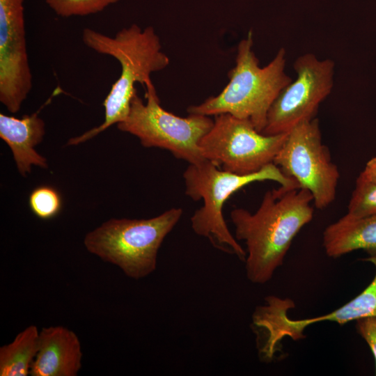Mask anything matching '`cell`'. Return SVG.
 <instances>
[{"label": "cell", "mask_w": 376, "mask_h": 376, "mask_svg": "<svg viewBox=\"0 0 376 376\" xmlns=\"http://www.w3.org/2000/svg\"><path fill=\"white\" fill-rule=\"evenodd\" d=\"M182 213L173 207L147 219H111L88 233L84 244L88 252L129 278L143 279L156 269L158 251Z\"/></svg>", "instance_id": "obj_5"}, {"label": "cell", "mask_w": 376, "mask_h": 376, "mask_svg": "<svg viewBox=\"0 0 376 376\" xmlns=\"http://www.w3.org/2000/svg\"><path fill=\"white\" fill-rule=\"evenodd\" d=\"M322 245L334 258L359 249L376 257V214L355 218L346 214L324 229Z\"/></svg>", "instance_id": "obj_14"}, {"label": "cell", "mask_w": 376, "mask_h": 376, "mask_svg": "<svg viewBox=\"0 0 376 376\" xmlns=\"http://www.w3.org/2000/svg\"><path fill=\"white\" fill-rule=\"evenodd\" d=\"M361 178L376 183V157L370 159L363 171L359 175Z\"/></svg>", "instance_id": "obj_20"}, {"label": "cell", "mask_w": 376, "mask_h": 376, "mask_svg": "<svg viewBox=\"0 0 376 376\" xmlns=\"http://www.w3.org/2000/svg\"><path fill=\"white\" fill-rule=\"evenodd\" d=\"M79 339L62 326L44 327L39 331L38 350L30 368L32 376H76L81 368Z\"/></svg>", "instance_id": "obj_12"}, {"label": "cell", "mask_w": 376, "mask_h": 376, "mask_svg": "<svg viewBox=\"0 0 376 376\" xmlns=\"http://www.w3.org/2000/svg\"><path fill=\"white\" fill-rule=\"evenodd\" d=\"M82 40L93 51L116 58L121 66V72L103 102L104 122L70 139L68 146L85 142L123 120L136 91L135 84L146 87L153 84L151 73L160 71L169 64V58L162 52L159 38L152 26L141 29L137 24H132L119 31L114 37L86 28L83 31Z\"/></svg>", "instance_id": "obj_2"}, {"label": "cell", "mask_w": 376, "mask_h": 376, "mask_svg": "<svg viewBox=\"0 0 376 376\" xmlns=\"http://www.w3.org/2000/svg\"><path fill=\"white\" fill-rule=\"evenodd\" d=\"M287 134L265 135L248 119L220 113L198 146L203 158L219 169L248 175L273 163Z\"/></svg>", "instance_id": "obj_7"}, {"label": "cell", "mask_w": 376, "mask_h": 376, "mask_svg": "<svg viewBox=\"0 0 376 376\" xmlns=\"http://www.w3.org/2000/svg\"><path fill=\"white\" fill-rule=\"evenodd\" d=\"M347 214L355 218L376 214V183L358 176Z\"/></svg>", "instance_id": "obj_16"}, {"label": "cell", "mask_w": 376, "mask_h": 376, "mask_svg": "<svg viewBox=\"0 0 376 376\" xmlns=\"http://www.w3.org/2000/svg\"><path fill=\"white\" fill-rule=\"evenodd\" d=\"M297 78L279 93L271 105L262 134L288 133L298 123L315 118L320 103L334 86V61L320 60L313 53L297 57L293 63Z\"/></svg>", "instance_id": "obj_9"}, {"label": "cell", "mask_w": 376, "mask_h": 376, "mask_svg": "<svg viewBox=\"0 0 376 376\" xmlns=\"http://www.w3.org/2000/svg\"><path fill=\"white\" fill-rule=\"evenodd\" d=\"M183 179L185 194L193 201H203V205L195 211L190 219L194 232L207 238L214 247L234 254L244 262L246 251L233 236L224 218L225 202L233 193L254 182L272 180L283 187L299 188L274 163L256 173L238 175L224 171L204 159L197 164H189L183 173Z\"/></svg>", "instance_id": "obj_4"}, {"label": "cell", "mask_w": 376, "mask_h": 376, "mask_svg": "<svg viewBox=\"0 0 376 376\" xmlns=\"http://www.w3.org/2000/svg\"><path fill=\"white\" fill-rule=\"evenodd\" d=\"M38 111L22 118L0 113V137L10 148L19 173L26 177L33 166L47 169L46 158L35 149L43 139L45 125Z\"/></svg>", "instance_id": "obj_13"}, {"label": "cell", "mask_w": 376, "mask_h": 376, "mask_svg": "<svg viewBox=\"0 0 376 376\" xmlns=\"http://www.w3.org/2000/svg\"><path fill=\"white\" fill-rule=\"evenodd\" d=\"M31 88L23 0H0V102L17 113Z\"/></svg>", "instance_id": "obj_11"}, {"label": "cell", "mask_w": 376, "mask_h": 376, "mask_svg": "<svg viewBox=\"0 0 376 376\" xmlns=\"http://www.w3.org/2000/svg\"><path fill=\"white\" fill-rule=\"evenodd\" d=\"M376 269V258L372 260ZM289 299L270 295L265 297V304L256 308L252 315L253 324L262 333L263 340L258 346L260 354L271 360L281 340L289 336L293 340L306 336V327L321 321H331L343 325L350 321L376 315V272L373 280L363 292L341 307L325 315L304 320H291L287 315L289 309L295 307Z\"/></svg>", "instance_id": "obj_10"}, {"label": "cell", "mask_w": 376, "mask_h": 376, "mask_svg": "<svg viewBox=\"0 0 376 376\" xmlns=\"http://www.w3.org/2000/svg\"><path fill=\"white\" fill-rule=\"evenodd\" d=\"M143 103L136 93L131 100L126 118L118 129L136 136L146 148L167 150L177 159L197 164L205 159L199 141L211 129L214 120L208 116L189 113L180 117L163 109L153 84L146 87Z\"/></svg>", "instance_id": "obj_6"}, {"label": "cell", "mask_w": 376, "mask_h": 376, "mask_svg": "<svg viewBox=\"0 0 376 376\" xmlns=\"http://www.w3.org/2000/svg\"><path fill=\"white\" fill-rule=\"evenodd\" d=\"M29 205L37 217L44 220L51 219L60 212L62 198L54 187L42 185L32 190L29 197Z\"/></svg>", "instance_id": "obj_17"}, {"label": "cell", "mask_w": 376, "mask_h": 376, "mask_svg": "<svg viewBox=\"0 0 376 376\" xmlns=\"http://www.w3.org/2000/svg\"><path fill=\"white\" fill-rule=\"evenodd\" d=\"M273 163L299 188L311 192L317 208H326L334 201L340 173L322 143L317 118L301 122L288 132Z\"/></svg>", "instance_id": "obj_8"}, {"label": "cell", "mask_w": 376, "mask_h": 376, "mask_svg": "<svg viewBox=\"0 0 376 376\" xmlns=\"http://www.w3.org/2000/svg\"><path fill=\"white\" fill-rule=\"evenodd\" d=\"M39 331L30 325L0 347V376H26L38 350Z\"/></svg>", "instance_id": "obj_15"}, {"label": "cell", "mask_w": 376, "mask_h": 376, "mask_svg": "<svg viewBox=\"0 0 376 376\" xmlns=\"http://www.w3.org/2000/svg\"><path fill=\"white\" fill-rule=\"evenodd\" d=\"M356 329L370 347L374 355L376 365V315L357 320Z\"/></svg>", "instance_id": "obj_19"}, {"label": "cell", "mask_w": 376, "mask_h": 376, "mask_svg": "<svg viewBox=\"0 0 376 376\" xmlns=\"http://www.w3.org/2000/svg\"><path fill=\"white\" fill-rule=\"evenodd\" d=\"M313 198L305 189L281 187L267 191L258 210L251 213L235 208L230 214L235 237L246 246L248 280L264 284L283 263L291 243L313 217Z\"/></svg>", "instance_id": "obj_1"}, {"label": "cell", "mask_w": 376, "mask_h": 376, "mask_svg": "<svg viewBox=\"0 0 376 376\" xmlns=\"http://www.w3.org/2000/svg\"><path fill=\"white\" fill-rule=\"evenodd\" d=\"M253 44V33L249 31L237 45L235 66L228 74V84L218 95L189 107L188 113L208 116L229 113L249 120L262 132L271 105L292 79L285 71L286 52L283 47L261 68Z\"/></svg>", "instance_id": "obj_3"}, {"label": "cell", "mask_w": 376, "mask_h": 376, "mask_svg": "<svg viewBox=\"0 0 376 376\" xmlns=\"http://www.w3.org/2000/svg\"><path fill=\"white\" fill-rule=\"evenodd\" d=\"M119 0H45L58 16H86L102 11Z\"/></svg>", "instance_id": "obj_18"}]
</instances>
